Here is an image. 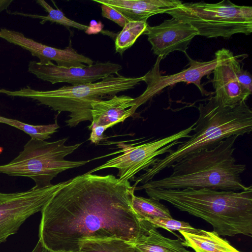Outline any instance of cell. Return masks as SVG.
Wrapping results in <instances>:
<instances>
[{"instance_id":"1","label":"cell","mask_w":252,"mask_h":252,"mask_svg":"<svg viewBox=\"0 0 252 252\" xmlns=\"http://www.w3.org/2000/svg\"><path fill=\"white\" fill-rule=\"evenodd\" d=\"M134 188L113 175L87 172L65 181L41 211L39 240L50 250L67 252H80L88 240L135 244L152 224L132 208Z\"/></svg>"},{"instance_id":"2","label":"cell","mask_w":252,"mask_h":252,"mask_svg":"<svg viewBox=\"0 0 252 252\" xmlns=\"http://www.w3.org/2000/svg\"><path fill=\"white\" fill-rule=\"evenodd\" d=\"M150 198L165 201L180 211L202 219L220 236L252 235V186L244 190L207 188L144 189Z\"/></svg>"},{"instance_id":"3","label":"cell","mask_w":252,"mask_h":252,"mask_svg":"<svg viewBox=\"0 0 252 252\" xmlns=\"http://www.w3.org/2000/svg\"><path fill=\"white\" fill-rule=\"evenodd\" d=\"M197 108L199 115L192 129L194 134L163 158L154 159L144 174L133 180L135 186L152 180L163 170L193 153L213 148L231 136H242L252 131V111L245 101L225 106L212 96Z\"/></svg>"},{"instance_id":"4","label":"cell","mask_w":252,"mask_h":252,"mask_svg":"<svg viewBox=\"0 0 252 252\" xmlns=\"http://www.w3.org/2000/svg\"><path fill=\"white\" fill-rule=\"evenodd\" d=\"M239 136L232 135L216 147L193 153L173 164L168 176L150 180L134 190L147 188L165 189L207 188L219 190L241 191L247 189L240 175L246 165L236 163L233 153Z\"/></svg>"},{"instance_id":"5","label":"cell","mask_w":252,"mask_h":252,"mask_svg":"<svg viewBox=\"0 0 252 252\" xmlns=\"http://www.w3.org/2000/svg\"><path fill=\"white\" fill-rule=\"evenodd\" d=\"M145 76L126 77L120 74L111 75L98 82L77 85L63 86L58 89L39 91L29 86L16 91L0 89V94L8 96L31 98L59 112H70L66 121L70 127L83 121L92 122V104L110 99L119 93L133 88L144 81Z\"/></svg>"},{"instance_id":"6","label":"cell","mask_w":252,"mask_h":252,"mask_svg":"<svg viewBox=\"0 0 252 252\" xmlns=\"http://www.w3.org/2000/svg\"><path fill=\"white\" fill-rule=\"evenodd\" d=\"M67 138L47 142L31 138L24 149L8 163L0 165V173L11 176L29 177L35 189L51 186V181L59 173L78 167L89 161H70L64 159L81 145L66 146Z\"/></svg>"},{"instance_id":"7","label":"cell","mask_w":252,"mask_h":252,"mask_svg":"<svg viewBox=\"0 0 252 252\" xmlns=\"http://www.w3.org/2000/svg\"><path fill=\"white\" fill-rule=\"evenodd\" d=\"M190 24L199 35L208 38H229L236 33L252 32V7L223 0L215 3H182L165 12Z\"/></svg>"},{"instance_id":"8","label":"cell","mask_w":252,"mask_h":252,"mask_svg":"<svg viewBox=\"0 0 252 252\" xmlns=\"http://www.w3.org/2000/svg\"><path fill=\"white\" fill-rule=\"evenodd\" d=\"M194 126V123L188 128L171 135L135 146L133 144L118 142L117 146L121 148L118 153L123 154L88 173H92L108 168H115L119 170L118 176L120 180H128L140 170L149 167L156 157L170 152L172 147L182 143L183 141L180 139L190 138L191 135L189 133L192 131Z\"/></svg>"},{"instance_id":"9","label":"cell","mask_w":252,"mask_h":252,"mask_svg":"<svg viewBox=\"0 0 252 252\" xmlns=\"http://www.w3.org/2000/svg\"><path fill=\"white\" fill-rule=\"evenodd\" d=\"M65 182L14 193L0 192V244L16 233L29 217L41 212Z\"/></svg>"},{"instance_id":"10","label":"cell","mask_w":252,"mask_h":252,"mask_svg":"<svg viewBox=\"0 0 252 252\" xmlns=\"http://www.w3.org/2000/svg\"><path fill=\"white\" fill-rule=\"evenodd\" d=\"M217 52L220 62L212 72L214 97L225 106L245 101L252 93L251 74L230 50L222 48Z\"/></svg>"},{"instance_id":"11","label":"cell","mask_w":252,"mask_h":252,"mask_svg":"<svg viewBox=\"0 0 252 252\" xmlns=\"http://www.w3.org/2000/svg\"><path fill=\"white\" fill-rule=\"evenodd\" d=\"M186 55L189 59V67L178 73L164 76L161 75L160 73L159 67L161 59L158 57L152 69L145 75L144 82L146 83L147 87L142 94L136 97L138 107L160 93L163 89L180 82L194 84L202 95H209L214 94L205 90L201 84V81L204 76L210 75L220 63V58L218 52L215 53V59L204 62L193 60L186 53Z\"/></svg>"},{"instance_id":"12","label":"cell","mask_w":252,"mask_h":252,"mask_svg":"<svg viewBox=\"0 0 252 252\" xmlns=\"http://www.w3.org/2000/svg\"><path fill=\"white\" fill-rule=\"evenodd\" d=\"M122 69L121 65L110 62H97L85 67L60 66L53 62L41 63L31 61L28 72L42 80L52 84L67 83L77 85L95 82L111 75H117Z\"/></svg>"},{"instance_id":"13","label":"cell","mask_w":252,"mask_h":252,"mask_svg":"<svg viewBox=\"0 0 252 252\" xmlns=\"http://www.w3.org/2000/svg\"><path fill=\"white\" fill-rule=\"evenodd\" d=\"M0 38L27 50L37 57L41 63L54 61L58 66L85 67L94 64L90 58L79 54L71 45L63 49L49 46L26 37L22 32L6 28L0 29Z\"/></svg>"},{"instance_id":"14","label":"cell","mask_w":252,"mask_h":252,"mask_svg":"<svg viewBox=\"0 0 252 252\" xmlns=\"http://www.w3.org/2000/svg\"><path fill=\"white\" fill-rule=\"evenodd\" d=\"M152 45L154 54L162 60L175 51L186 53L198 31L190 24L172 17L159 25L148 26L144 34Z\"/></svg>"},{"instance_id":"15","label":"cell","mask_w":252,"mask_h":252,"mask_svg":"<svg viewBox=\"0 0 252 252\" xmlns=\"http://www.w3.org/2000/svg\"><path fill=\"white\" fill-rule=\"evenodd\" d=\"M91 106L92 121L89 129L94 126H112L123 122L137 109L135 98L126 95H115L107 100L95 101Z\"/></svg>"},{"instance_id":"16","label":"cell","mask_w":252,"mask_h":252,"mask_svg":"<svg viewBox=\"0 0 252 252\" xmlns=\"http://www.w3.org/2000/svg\"><path fill=\"white\" fill-rule=\"evenodd\" d=\"M106 4L120 12L130 20L144 21L151 16L181 5L178 0H93Z\"/></svg>"},{"instance_id":"17","label":"cell","mask_w":252,"mask_h":252,"mask_svg":"<svg viewBox=\"0 0 252 252\" xmlns=\"http://www.w3.org/2000/svg\"><path fill=\"white\" fill-rule=\"evenodd\" d=\"M179 232L184 237L183 245L194 252H242L214 231L198 229L194 232Z\"/></svg>"},{"instance_id":"18","label":"cell","mask_w":252,"mask_h":252,"mask_svg":"<svg viewBox=\"0 0 252 252\" xmlns=\"http://www.w3.org/2000/svg\"><path fill=\"white\" fill-rule=\"evenodd\" d=\"M181 238L163 236L152 224L146 235L133 244L135 252H193L187 250Z\"/></svg>"},{"instance_id":"19","label":"cell","mask_w":252,"mask_h":252,"mask_svg":"<svg viewBox=\"0 0 252 252\" xmlns=\"http://www.w3.org/2000/svg\"><path fill=\"white\" fill-rule=\"evenodd\" d=\"M132 208L141 219L148 222L158 218H172L169 209L159 200L133 196Z\"/></svg>"},{"instance_id":"20","label":"cell","mask_w":252,"mask_h":252,"mask_svg":"<svg viewBox=\"0 0 252 252\" xmlns=\"http://www.w3.org/2000/svg\"><path fill=\"white\" fill-rule=\"evenodd\" d=\"M36 2L45 9L48 13L47 15L43 16L17 11H11L9 13L15 15L39 19L41 20L40 23L42 24H44L47 21H49L51 23H55L63 25L66 28L72 27L82 31H87L89 28V27L87 25L80 24L68 18L61 10L58 8H54L43 0H36Z\"/></svg>"},{"instance_id":"21","label":"cell","mask_w":252,"mask_h":252,"mask_svg":"<svg viewBox=\"0 0 252 252\" xmlns=\"http://www.w3.org/2000/svg\"><path fill=\"white\" fill-rule=\"evenodd\" d=\"M148 26L147 21H144L130 20L127 22L116 37V52L122 55L141 35L144 34Z\"/></svg>"},{"instance_id":"22","label":"cell","mask_w":252,"mask_h":252,"mask_svg":"<svg viewBox=\"0 0 252 252\" xmlns=\"http://www.w3.org/2000/svg\"><path fill=\"white\" fill-rule=\"evenodd\" d=\"M80 252H135L133 244L117 238L88 240L83 242Z\"/></svg>"},{"instance_id":"23","label":"cell","mask_w":252,"mask_h":252,"mask_svg":"<svg viewBox=\"0 0 252 252\" xmlns=\"http://www.w3.org/2000/svg\"><path fill=\"white\" fill-rule=\"evenodd\" d=\"M0 123L6 124L23 131L29 134L31 138L45 141L57 132L59 126L56 122L46 125H32L23 123L17 120L5 118L0 116Z\"/></svg>"},{"instance_id":"24","label":"cell","mask_w":252,"mask_h":252,"mask_svg":"<svg viewBox=\"0 0 252 252\" xmlns=\"http://www.w3.org/2000/svg\"><path fill=\"white\" fill-rule=\"evenodd\" d=\"M155 227L162 228L169 231L175 235L178 238H181L178 235L173 232V231H185L187 232H194L198 229L191 226L188 222L180 221L172 218H158L150 221Z\"/></svg>"},{"instance_id":"25","label":"cell","mask_w":252,"mask_h":252,"mask_svg":"<svg viewBox=\"0 0 252 252\" xmlns=\"http://www.w3.org/2000/svg\"><path fill=\"white\" fill-rule=\"evenodd\" d=\"M102 17L113 21L123 28L126 24L130 21L120 12L105 4H100Z\"/></svg>"},{"instance_id":"26","label":"cell","mask_w":252,"mask_h":252,"mask_svg":"<svg viewBox=\"0 0 252 252\" xmlns=\"http://www.w3.org/2000/svg\"><path fill=\"white\" fill-rule=\"evenodd\" d=\"M112 127L111 125H108L103 126H94L90 129L92 130L90 137L89 139L91 142L94 144H97L103 138V133L104 131Z\"/></svg>"},{"instance_id":"27","label":"cell","mask_w":252,"mask_h":252,"mask_svg":"<svg viewBox=\"0 0 252 252\" xmlns=\"http://www.w3.org/2000/svg\"><path fill=\"white\" fill-rule=\"evenodd\" d=\"M32 252H67L63 251H53L45 247L40 240H38L35 247Z\"/></svg>"},{"instance_id":"28","label":"cell","mask_w":252,"mask_h":252,"mask_svg":"<svg viewBox=\"0 0 252 252\" xmlns=\"http://www.w3.org/2000/svg\"><path fill=\"white\" fill-rule=\"evenodd\" d=\"M12 2L13 0H0V12L6 9Z\"/></svg>"}]
</instances>
